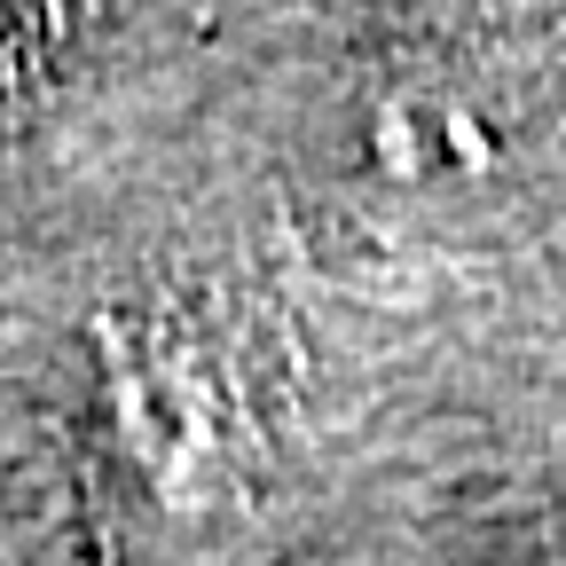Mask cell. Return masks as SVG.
<instances>
[{"label": "cell", "mask_w": 566, "mask_h": 566, "mask_svg": "<svg viewBox=\"0 0 566 566\" xmlns=\"http://www.w3.org/2000/svg\"><path fill=\"white\" fill-rule=\"evenodd\" d=\"M0 17H9V0H0Z\"/></svg>", "instance_id": "obj_2"}, {"label": "cell", "mask_w": 566, "mask_h": 566, "mask_svg": "<svg viewBox=\"0 0 566 566\" xmlns=\"http://www.w3.org/2000/svg\"><path fill=\"white\" fill-rule=\"evenodd\" d=\"M229 394L221 378L205 370V354H189V338H166V346H134L126 363V424H134V449L181 472V464H212L229 433Z\"/></svg>", "instance_id": "obj_1"}]
</instances>
